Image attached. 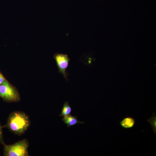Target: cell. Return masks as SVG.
Here are the masks:
<instances>
[{
  "label": "cell",
  "mask_w": 156,
  "mask_h": 156,
  "mask_svg": "<svg viewBox=\"0 0 156 156\" xmlns=\"http://www.w3.org/2000/svg\"><path fill=\"white\" fill-rule=\"evenodd\" d=\"M148 122L151 125L154 133L156 132V116L153 113V116L147 120Z\"/></svg>",
  "instance_id": "ba28073f"
},
{
  "label": "cell",
  "mask_w": 156,
  "mask_h": 156,
  "mask_svg": "<svg viewBox=\"0 0 156 156\" xmlns=\"http://www.w3.org/2000/svg\"><path fill=\"white\" fill-rule=\"evenodd\" d=\"M31 121L28 116L21 111H16L9 115L4 127L14 134L20 136L29 128Z\"/></svg>",
  "instance_id": "6da1fadb"
},
{
  "label": "cell",
  "mask_w": 156,
  "mask_h": 156,
  "mask_svg": "<svg viewBox=\"0 0 156 156\" xmlns=\"http://www.w3.org/2000/svg\"><path fill=\"white\" fill-rule=\"evenodd\" d=\"M0 142L2 144L4 142L3 135L2 131V127L0 123Z\"/></svg>",
  "instance_id": "9c48e42d"
},
{
  "label": "cell",
  "mask_w": 156,
  "mask_h": 156,
  "mask_svg": "<svg viewBox=\"0 0 156 156\" xmlns=\"http://www.w3.org/2000/svg\"><path fill=\"white\" fill-rule=\"evenodd\" d=\"M0 97L8 102H16L20 100L17 90L6 79L0 85Z\"/></svg>",
  "instance_id": "3957f363"
},
{
  "label": "cell",
  "mask_w": 156,
  "mask_h": 156,
  "mask_svg": "<svg viewBox=\"0 0 156 156\" xmlns=\"http://www.w3.org/2000/svg\"><path fill=\"white\" fill-rule=\"evenodd\" d=\"M6 79L5 77L0 72V85Z\"/></svg>",
  "instance_id": "30bf717a"
},
{
  "label": "cell",
  "mask_w": 156,
  "mask_h": 156,
  "mask_svg": "<svg viewBox=\"0 0 156 156\" xmlns=\"http://www.w3.org/2000/svg\"><path fill=\"white\" fill-rule=\"evenodd\" d=\"M135 119L132 117H128L125 118L120 122L121 126L125 129L132 127L135 124Z\"/></svg>",
  "instance_id": "8992f818"
},
{
  "label": "cell",
  "mask_w": 156,
  "mask_h": 156,
  "mask_svg": "<svg viewBox=\"0 0 156 156\" xmlns=\"http://www.w3.org/2000/svg\"><path fill=\"white\" fill-rule=\"evenodd\" d=\"M71 112V109L68 102L66 101L64 104L62 112L59 116L64 117L70 114Z\"/></svg>",
  "instance_id": "52a82bcc"
},
{
  "label": "cell",
  "mask_w": 156,
  "mask_h": 156,
  "mask_svg": "<svg viewBox=\"0 0 156 156\" xmlns=\"http://www.w3.org/2000/svg\"><path fill=\"white\" fill-rule=\"evenodd\" d=\"M62 120L67 125L68 127L78 123L81 124L84 123V122L78 121L77 116H73L70 114L63 117Z\"/></svg>",
  "instance_id": "5b68a950"
},
{
  "label": "cell",
  "mask_w": 156,
  "mask_h": 156,
  "mask_svg": "<svg viewBox=\"0 0 156 156\" xmlns=\"http://www.w3.org/2000/svg\"><path fill=\"white\" fill-rule=\"evenodd\" d=\"M3 155L4 156H29L28 148L29 143L24 139L11 145H7L3 142Z\"/></svg>",
  "instance_id": "7a4b0ae2"
},
{
  "label": "cell",
  "mask_w": 156,
  "mask_h": 156,
  "mask_svg": "<svg viewBox=\"0 0 156 156\" xmlns=\"http://www.w3.org/2000/svg\"><path fill=\"white\" fill-rule=\"evenodd\" d=\"M54 58L59 68V72L62 73L67 80V76L69 74L66 71L70 59L66 54L57 53L54 54Z\"/></svg>",
  "instance_id": "277c9868"
}]
</instances>
